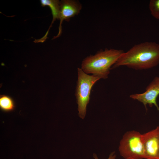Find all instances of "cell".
<instances>
[{
    "mask_svg": "<svg viewBox=\"0 0 159 159\" xmlns=\"http://www.w3.org/2000/svg\"><path fill=\"white\" fill-rule=\"evenodd\" d=\"M93 157L95 159H98L95 153L93 154ZM116 157V155L115 154V152L114 151L111 153L107 159H115Z\"/></svg>",
    "mask_w": 159,
    "mask_h": 159,
    "instance_id": "obj_11",
    "label": "cell"
},
{
    "mask_svg": "<svg viewBox=\"0 0 159 159\" xmlns=\"http://www.w3.org/2000/svg\"><path fill=\"white\" fill-rule=\"evenodd\" d=\"M124 52L122 50L113 49L100 51L84 59L81 68L87 74L106 79L112 67Z\"/></svg>",
    "mask_w": 159,
    "mask_h": 159,
    "instance_id": "obj_2",
    "label": "cell"
},
{
    "mask_svg": "<svg viewBox=\"0 0 159 159\" xmlns=\"http://www.w3.org/2000/svg\"><path fill=\"white\" fill-rule=\"evenodd\" d=\"M146 159H159V126L142 134Z\"/></svg>",
    "mask_w": 159,
    "mask_h": 159,
    "instance_id": "obj_6",
    "label": "cell"
},
{
    "mask_svg": "<svg viewBox=\"0 0 159 159\" xmlns=\"http://www.w3.org/2000/svg\"><path fill=\"white\" fill-rule=\"evenodd\" d=\"M77 73L75 95L78 105L79 116L84 119L86 115L87 105L89 102L92 87L101 78L86 73L80 68H77Z\"/></svg>",
    "mask_w": 159,
    "mask_h": 159,
    "instance_id": "obj_3",
    "label": "cell"
},
{
    "mask_svg": "<svg viewBox=\"0 0 159 159\" xmlns=\"http://www.w3.org/2000/svg\"><path fill=\"white\" fill-rule=\"evenodd\" d=\"M159 64V44L146 42L135 45L124 52L112 69L125 66L136 70L147 69Z\"/></svg>",
    "mask_w": 159,
    "mask_h": 159,
    "instance_id": "obj_1",
    "label": "cell"
},
{
    "mask_svg": "<svg viewBox=\"0 0 159 159\" xmlns=\"http://www.w3.org/2000/svg\"><path fill=\"white\" fill-rule=\"evenodd\" d=\"M149 7L152 15L155 18L159 19V0H150Z\"/></svg>",
    "mask_w": 159,
    "mask_h": 159,
    "instance_id": "obj_10",
    "label": "cell"
},
{
    "mask_svg": "<svg viewBox=\"0 0 159 159\" xmlns=\"http://www.w3.org/2000/svg\"><path fill=\"white\" fill-rule=\"evenodd\" d=\"M15 108V102L10 96L5 95H0V109L3 112H10Z\"/></svg>",
    "mask_w": 159,
    "mask_h": 159,
    "instance_id": "obj_9",
    "label": "cell"
},
{
    "mask_svg": "<svg viewBox=\"0 0 159 159\" xmlns=\"http://www.w3.org/2000/svg\"><path fill=\"white\" fill-rule=\"evenodd\" d=\"M159 95V77H155L146 87L145 92L141 93H136L130 95V97L142 103L146 110L147 105L152 107L154 105L159 111V107L156 102Z\"/></svg>",
    "mask_w": 159,
    "mask_h": 159,
    "instance_id": "obj_5",
    "label": "cell"
},
{
    "mask_svg": "<svg viewBox=\"0 0 159 159\" xmlns=\"http://www.w3.org/2000/svg\"><path fill=\"white\" fill-rule=\"evenodd\" d=\"M82 8L81 4L78 1L63 0L60 1L59 32L56 36L54 37L52 39L59 37L61 35L63 21L64 20L69 21L71 18L77 15L80 13Z\"/></svg>",
    "mask_w": 159,
    "mask_h": 159,
    "instance_id": "obj_7",
    "label": "cell"
},
{
    "mask_svg": "<svg viewBox=\"0 0 159 159\" xmlns=\"http://www.w3.org/2000/svg\"><path fill=\"white\" fill-rule=\"evenodd\" d=\"M119 150L125 159L145 158L142 134L134 130L127 132L120 141Z\"/></svg>",
    "mask_w": 159,
    "mask_h": 159,
    "instance_id": "obj_4",
    "label": "cell"
},
{
    "mask_svg": "<svg viewBox=\"0 0 159 159\" xmlns=\"http://www.w3.org/2000/svg\"><path fill=\"white\" fill-rule=\"evenodd\" d=\"M40 2L42 6H47L50 8L52 16V20L48 30L44 35L40 39V42L43 43L48 38L47 35L52 24L56 19H59L60 1L58 0H41Z\"/></svg>",
    "mask_w": 159,
    "mask_h": 159,
    "instance_id": "obj_8",
    "label": "cell"
}]
</instances>
